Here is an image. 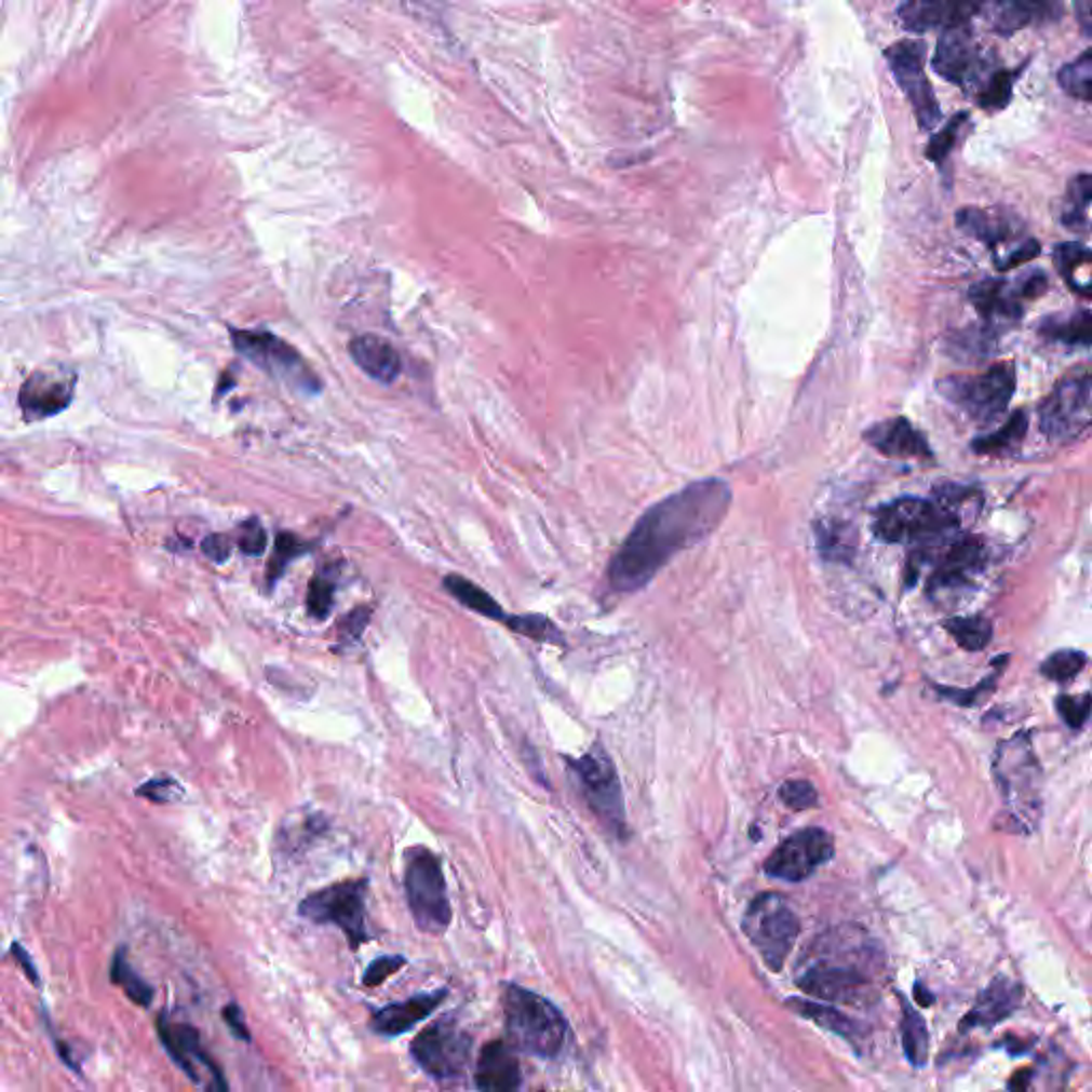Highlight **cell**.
<instances>
[{
	"instance_id": "obj_1",
	"label": "cell",
	"mask_w": 1092,
	"mask_h": 1092,
	"mask_svg": "<svg viewBox=\"0 0 1092 1092\" xmlns=\"http://www.w3.org/2000/svg\"><path fill=\"white\" fill-rule=\"evenodd\" d=\"M730 504V485L706 478L651 505L615 553L608 566L610 588L623 593L647 588L674 555L709 538Z\"/></svg>"
},
{
	"instance_id": "obj_2",
	"label": "cell",
	"mask_w": 1092,
	"mask_h": 1092,
	"mask_svg": "<svg viewBox=\"0 0 1092 1092\" xmlns=\"http://www.w3.org/2000/svg\"><path fill=\"white\" fill-rule=\"evenodd\" d=\"M818 954L798 975L796 984L807 995L828 1001L860 1006L875 997L866 962L871 941L851 926H840L818 941Z\"/></svg>"
},
{
	"instance_id": "obj_3",
	"label": "cell",
	"mask_w": 1092,
	"mask_h": 1092,
	"mask_svg": "<svg viewBox=\"0 0 1092 1092\" xmlns=\"http://www.w3.org/2000/svg\"><path fill=\"white\" fill-rule=\"evenodd\" d=\"M993 772L1008 822L1030 833L1043 815V774L1028 732H1017L997 747Z\"/></svg>"
},
{
	"instance_id": "obj_4",
	"label": "cell",
	"mask_w": 1092,
	"mask_h": 1092,
	"mask_svg": "<svg viewBox=\"0 0 1092 1092\" xmlns=\"http://www.w3.org/2000/svg\"><path fill=\"white\" fill-rule=\"evenodd\" d=\"M960 521L934 498H901L875 512L873 531L890 544L943 547L960 536Z\"/></svg>"
},
{
	"instance_id": "obj_5",
	"label": "cell",
	"mask_w": 1092,
	"mask_h": 1092,
	"mask_svg": "<svg viewBox=\"0 0 1092 1092\" xmlns=\"http://www.w3.org/2000/svg\"><path fill=\"white\" fill-rule=\"evenodd\" d=\"M502 1001L505 1033L514 1048L542 1059H551L562 1052L568 1035V1022L551 1001L514 984L505 986Z\"/></svg>"
},
{
	"instance_id": "obj_6",
	"label": "cell",
	"mask_w": 1092,
	"mask_h": 1092,
	"mask_svg": "<svg viewBox=\"0 0 1092 1092\" xmlns=\"http://www.w3.org/2000/svg\"><path fill=\"white\" fill-rule=\"evenodd\" d=\"M404 890L413 920L424 934H444L453 920L440 858L427 847L406 851Z\"/></svg>"
},
{
	"instance_id": "obj_7",
	"label": "cell",
	"mask_w": 1092,
	"mask_h": 1092,
	"mask_svg": "<svg viewBox=\"0 0 1092 1092\" xmlns=\"http://www.w3.org/2000/svg\"><path fill=\"white\" fill-rule=\"evenodd\" d=\"M939 393L980 424H993L1008 413L1015 391L1013 363H999L978 376H947L936 385Z\"/></svg>"
},
{
	"instance_id": "obj_8",
	"label": "cell",
	"mask_w": 1092,
	"mask_h": 1092,
	"mask_svg": "<svg viewBox=\"0 0 1092 1092\" xmlns=\"http://www.w3.org/2000/svg\"><path fill=\"white\" fill-rule=\"evenodd\" d=\"M1039 429L1050 442L1067 444L1092 429V363L1071 369L1039 408Z\"/></svg>"
},
{
	"instance_id": "obj_9",
	"label": "cell",
	"mask_w": 1092,
	"mask_h": 1092,
	"mask_svg": "<svg viewBox=\"0 0 1092 1092\" xmlns=\"http://www.w3.org/2000/svg\"><path fill=\"white\" fill-rule=\"evenodd\" d=\"M566 764L570 768V774H575V783L585 798L589 811L602 822L606 831L623 839L628 833L623 790L610 756L595 745L585 756L575 759L568 757Z\"/></svg>"
},
{
	"instance_id": "obj_10",
	"label": "cell",
	"mask_w": 1092,
	"mask_h": 1092,
	"mask_svg": "<svg viewBox=\"0 0 1092 1092\" xmlns=\"http://www.w3.org/2000/svg\"><path fill=\"white\" fill-rule=\"evenodd\" d=\"M365 899L367 879L337 881L308 894L299 903V916L314 925L336 926L346 934L348 945L352 949H359L369 941L365 925Z\"/></svg>"
},
{
	"instance_id": "obj_11",
	"label": "cell",
	"mask_w": 1092,
	"mask_h": 1092,
	"mask_svg": "<svg viewBox=\"0 0 1092 1092\" xmlns=\"http://www.w3.org/2000/svg\"><path fill=\"white\" fill-rule=\"evenodd\" d=\"M743 930L754 943L766 967L779 973L800 932L798 916L792 912L781 894H759L747 907Z\"/></svg>"
},
{
	"instance_id": "obj_12",
	"label": "cell",
	"mask_w": 1092,
	"mask_h": 1092,
	"mask_svg": "<svg viewBox=\"0 0 1092 1092\" xmlns=\"http://www.w3.org/2000/svg\"><path fill=\"white\" fill-rule=\"evenodd\" d=\"M233 348L244 354L254 365L265 369L267 374L284 380L288 387L316 395L323 389L321 378L312 372V367L304 361V356L286 343L282 337L269 332H244L231 329Z\"/></svg>"
},
{
	"instance_id": "obj_13",
	"label": "cell",
	"mask_w": 1092,
	"mask_h": 1092,
	"mask_svg": "<svg viewBox=\"0 0 1092 1092\" xmlns=\"http://www.w3.org/2000/svg\"><path fill=\"white\" fill-rule=\"evenodd\" d=\"M956 225L967 235L984 242L993 248L995 265L999 271L1013 269L1039 254V244L1033 238H1024L1017 223L1009 220L1006 214L993 210L967 207L956 214Z\"/></svg>"
},
{
	"instance_id": "obj_14",
	"label": "cell",
	"mask_w": 1092,
	"mask_h": 1092,
	"mask_svg": "<svg viewBox=\"0 0 1092 1092\" xmlns=\"http://www.w3.org/2000/svg\"><path fill=\"white\" fill-rule=\"evenodd\" d=\"M157 1033L171 1061L205 1092H229L227 1078L218 1063L203 1050L199 1030L192 1024L177 1022L167 1011L157 1017Z\"/></svg>"
},
{
	"instance_id": "obj_15",
	"label": "cell",
	"mask_w": 1092,
	"mask_h": 1092,
	"mask_svg": "<svg viewBox=\"0 0 1092 1092\" xmlns=\"http://www.w3.org/2000/svg\"><path fill=\"white\" fill-rule=\"evenodd\" d=\"M1048 288V278L1041 271H1033L1026 278L1008 280H984L969 291V299L984 325L999 334V329L1013 327L1024 314V304L1039 297Z\"/></svg>"
},
{
	"instance_id": "obj_16",
	"label": "cell",
	"mask_w": 1092,
	"mask_h": 1092,
	"mask_svg": "<svg viewBox=\"0 0 1092 1092\" xmlns=\"http://www.w3.org/2000/svg\"><path fill=\"white\" fill-rule=\"evenodd\" d=\"M410 1054L431 1078H459L470 1063L472 1037L453 1020H437L415 1037Z\"/></svg>"
},
{
	"instance_id": "obj_17",
	"label": "cell",
	"mask_w": 1092,
	"mask_h": 1092,
	"mask_svg": "<svg viewBox=\"0 0 1092 1092\" xmlns=\"http://www.w3.org/2000/svg\"><path fill=\"white\" fill-rule=\"evenodd\" d=\"M835 855V839L824 828H805L783 840L764 862L766 875L798 884Z\"/></svg>"
},
{
	"instance_id": "obj_18",
	"label": "cell",
	"mask_w": 1092,
	"mask_h": 1092,
	"mask_svg": "<svg viewBox=\"0 0 1092 1092\" xmlns=\"http://www.w3.org/2000/svg\"><path fill=\"white\" fill-rule=\"evenodd\" d=\"M939 555L928 581V595L934 599L971 588L988 564V547L980 536H956Z\"/></svg>"
},
{
	"instance_id": "obj_19",
	"label": "cell",
	"mask_w": 1092,
	"mask_h": 1092,
	"mask_svg": "<svg viewBox=\"0 0 1092 1092\" xmlns=\"http://www.w3.org/2000/svg\"><path fill=\"white\" fill-rule=\"evenodd\" d=\"M925 56V43L914 39H903L886 50V60L896 82L909 98L920 126L928 131L939 122L941 109L932 92V85L926 78Z\"/></svg>"
},
{
	"instance_id": "obj_20",
	"label": "cell",
	"mask_w": 1092,
	"mask_h": 1092,
	"mask_svg": "<svg viewBox=\"0 0 1092 1092\" xmlns=\"http://www.w3.org/2000/svg\"><path fill=\"white\" fill-rule=\"evenodd\" d=\"M990 58L969 30V26L945 30L932 56V69L947 82L967 87L980 84L988 73Z\"/></svg>"
},
{
	"instance_id": "obj_21",
	"label": "cell",
	"mask_w": 1092,
	"mask_h": 1092,
	"mask_svg": "<svg viewBox=\"0 0 1092 1092\" xmlns=\"http://www.w3.org/2000/svg\"><path fill=\"white\" fill-rule=\"evenodd\" d=\"M76 374L60 365L37 369L19 391V408L26 420H43L60 415L73 402Z\"/></svg>"
},
{
	"instance_id": "obj_22",
	"label": "cell",
	"mask_w": 1092,
	"mask_h": 1092,
	"mask_svg": "<svg viewBox=\"0 0 1092 1092\" xmlns=\"http://www.w3.org/2000/svg\"><path fill=\"white\" fill-rule=\"evenodd\" d=\"M984 4L975 2H907L899 6V19L905 30L909 32H926L941 28L952 30L960 26H969L971 17L982 9Z\"/></svg>"
},
{
	"instance_id": "obj_23",
	"label": "cell",
	"mask_w": 1092,
	"mask_h": 1092,
	"mask_svg": "<svg viewBox=\"0 0 1092 1092\" xmlns=\"http://www.w3.org/2000/svg\"><path fill=\"white\" fill-rule=\"evenodd\" d=\"M864 440L890 459H932V450L925 433L918 431L905 417L881 420L873 424Z\"/></svg>"
},
{
	"instance_id": "obj_24",
	"label": "cell",
	"mask_w": 1092,
	"mask_h": 1092,
	"mask_svg": "<svg viewBox=\"0 0 1092 1092\" xmlns=\"http://www.w3.org/2000/svg\"><path fill=\"white\" fill-rule=\"evenodd\" d=\"M1022 986L1009 978H995L988 988L978 997L975 1006L960 1020V1030L967 1033L971 1028H988L997 1026L1009 1017L1022 1003Z\"/></svg>"
},
{
	"instance_id": "obj_25",
	"label": "cell",
	"mask_w": 1092,
	"mask_h": 1092,
	"mask_svg": "<svg viewBox=\"0 0 1092 1092\" xmlns=\"http://www.w3.org/2000/svg\"><path fill=\"white\" fill-rule=\"evenodd\" d=\"M478 1092H516L521 1087V1065L512 1043L496 1039L487 1043L476 1063Z\"/></svg>"
},
{
	"instance_id": "obj_26",
	"label": "cell",
	"mask_w": 1092,
	"mask_h": 1092,
	"mask_svg": "<svg viewBox=\"0 0 1092 1092\" xmlns=\"http://www.w3.org/2000/svg\"><path fill=\"white\" fill-rule=\"evenodd\" d=\"M446 999V990H435V993H427V995H419V997H413V999H406V1001H400V1003H391L387 1008L378 1009L374 1015H372V1030L382 1035V1037H400L404 1033H408L410 1028H415L419 1022L427 1020L435 1008H440V1003Z\"/></svg>"
},
{
	"instance_id": "obj_27",
	"label": "cell",
	"mask_w": 1092,
	"mask_h": 1092,
	"mask_svg": "<svg viewBox=\"0 0 1092 1092\" xmlns=\"http://www.w3.org/2000/svg\"><path fill=\"white\" fill-rule=\"evenodd\" d=\"M354 363L374 380L391 385L402 374V356L385 337L365 334L354 337L348 346Z\"/></svg>"
},
{
	"instance_id": "obj_28",
	"label": "cell",
	"mask_w": 1092,
	"mask_h": 1092,
	"mask_svg": "<svg viewBox=\"0 0 1092 1092\" xmlns=\"http://www.w3.org/2000/svg\"><path fill=\"white\" fill-rule=\"evenodd\" d=\"M1061 6L1056 2H999L990 11V22L997 32L1011 35L1024 26L1056 19Z\"/></svg>"
},
{
	"instance_id": "obj_29",
	"label": "cell",
	"mask_w": 1092,
	"mask_h": 1092,
	"mask_svg": "<svg viewBox=\"0 0 1092 1092\" xmlns=\"http://www.w3.org/2000/svg\"><path fill=\"white\" fill-rule=\"evenodd\" d=\"M1054 265L1065 284L1080 297H1092V251L1067 242L1054 251Z\"/></svg>"
},
{
	"instance_id": "obj_30",
	"label": "cell",
	"mask_w": 1092,
	"mask_h": 1092,
	"mask_svg": "<svg viewBox=\"0 0 1092 1092\" xmlns=\"http://www.w3.org/2000/svg\"><path fill=\"white\" fill-rule=\"evenodd\" d=\"M1061 223L1080 235L1092 233V175L1080 173L1069 181L1061 205Z\"/></svg>"
},
{
	"instance_id": "obj_31",
	"label": "cell",
	"mask_w": 1092,
	"mask_h": 1092,
	"mask_svg": "<svg viewBox=\"0 0 1092 1092\" xmlns=\"http://www.w3.org/2000/svg\"><path fill=\"white\" fill-rule=\"evenodd\" d=\"M1039 334L1063 346H1092V312L1080 310L1067 316H1050L1039 323Z\"/></svg>"
},
{
	"instance_id": "obj_32",
	"label": "cell",
	"mask_w": 1092,
	"mask_h": 1092,
	"mask_svg": "<svg viewBox=\"0 0 1092 1092\" xmlns=\"http://www.w3.org/2000/svg\"><path fill=\"white\" fill-rule=\"evenodd\" d=\"M444 589L457 599L461 602L466 608L487 617V619H494V621H500V623H505L508 615L504 612V608L485 591L483 588H478L476 583L459 577V575H448L444 577L442 581Z\"/></svg>"
},
{
	"instance_id": "obj_33",
	"label": "cell",
	"mask_w": 1092,
	"mask_h": 1092,
	"mask_svg": "<svg viewBox=\"0 0 1092 1092\" xmlns=\"http://www.w3.org/2000/svg\"><path fill=\"white\" fill-rule=\"evenodd\" d=\"M787 1006L792 1011L800 1013L803 1017L807 1020H813L818 1026L839 1035L842 1039L847 1041H855L860 1037V1030L855 1026L853 1020H849L842 1011H839L833 1006H822V1003H813V1001H807V999H790Z\"/></svg>"
},
{
	"instance_id": "obj_34",
	"label": "cell",
	"mask_w": 1092,
	"mask_h": 1092,
	"mask_svg": "<svg viewBox=\"0 0 1092 1092\" xmlns=\"http://www.w3.org/2000/svg\"><path fill=\"white\" fill-rule=\"evenodd\" d=\"M901 1037H903V1050L907 1061L914 1067H925L928 1061V1028H926L925 1017L912 1008L909 1001L901 999Z\"/></svg>"
},
{
	"instance_id": "obj_35",
	"label": "cell",
	"mask_w": 1092,
	"mask_h": 1092,
	"mask_svg": "<svg viewBox=\"0 0 1092 1092\" xmlns=\"http://www.w3.org/2000/svg\"><path fill=\"white\" fill-rule=\"evenodd\" d=\"M947 352L958 361L980 363L997 352V332L986 325L958 332L947 339Z\"/></svg>"
},
{
	"instance_id": "obj_36",
	"label": "cell",
	"mask_w": 1092,
	"mask_h": 1092,
	"mask_svg": "<svg viewBox=\"0 0 1092 1092\" xmlns=\"http://www.w3.org/2000/svg\"><path fill=\"white\" fill-rule=\"evenodd\" d=\"M1026 427H1028L1026 413L1017 410L1009 417L1008 422L1001 429L973 440L971 448L978 455H1009L1022 444V440L1026 435Z\"/></svg>"
},
{
	"instance_id": "obj_37",
	"label": "cell",
	"mask_w": 1092,
	"mask_h": 1092,
	"mask_svg": "<svg viewBox=\"0 0 1092 1092\" xmlns=\"http://www.w3.org/2000/svg\"><path fill=\"white\" fill-rule=\"evenodd\" d=\"M109 978L116 986L122 988V993L139 1008H150L152 1006V999H154V988L131 967L129 962V956H126V947H120L113 956V962H111V971H109Z\"/></svg>"
},
{
	"instance_id": "obj_38",
	"label": "cell",
	"mask_w": 1092,
	"mask_h": 1092,
	"mask_svg": "<svg viewBox=\"0 0 1092 1092\" xmlns=\"http://www.w3.org/2000/svg\"><path fill=\"white\" fill-rule=\"evenodd\" d=\"M945 632L956 641V645L965 651H982L993 641V623L982 615L971 617H952L943 621Z\"/></svg>"
},
{
	"instance_id": "obj_39",
	"label": "cell",
	"mask_w": 1092,
	"mask_h": 1092,
	"mask_svg": "<svg viewBox=\"0 0 1092 1092\" xmlns=\"http://www.w3.org/2000/svg\"><path fill=\"white\" fill-rule=\"evenodd\" d=\"M312 549H314V544L301 540L297 534L280 531L273 542V555L267 564V588H275V583L284 577L286 568L293 562H297L299 557H304L306 553H310Z\"/></svg>"
},
{
	"instance_id": "obj_40",
	"label": "cell",
	"mask_w": 1092,
	"mask_h": 1092,
	"mask_svg": "<svg viewBox=\"0 0 1092 1092\" xmlns=\"http://www.w3.org/2000/svg\"><path fill=\"white\" fill-rule=\"evenodd\" d=\"M337 575L332 568H321L314 579L310 581L308 595H306V610L312 619L325 621L336 602Z\"/></svg>"
},
{
	"instance_id": "obj_41",
	"label": "cell",
	"mask_w": 1092,
	"mask_h": 1092,
	"mask_svg": "<svg viewBox=\"0 0 1092 1092\" xmlns=\"http://www.w3.org/2000/svg\"><path fill=\"white\" fill-rule=\"evenodd\" d=\"M818 542H820L822 555L833 562H845L855 551L853 529H849L847 525H840V523H833V521L831 523L826 521L818 529Z\"/></svg>"
},
{
	"instance_id": "obj_42",
	"label": "cell",
	"mask_w": 1092,
	"mask_h": 1092,
	"mask_svg": "<svg viewBox=\"0 0 1092 1092\" xmlns=\"http://www.w3.org/2000/svg\"><path fill=\"white\" fill-rule=\"evenodd\" d=\"M1087 664V653L1076 649H1059L1046 658V662L1039 666V673L1054 683H1067L1082 673Z\"/></svg>"
},
{
	"instance_id": "obj_43",
	"label": "cell",
	"mask_w": 1092,
	"mask_h": 1092,
	"mask_svg": "<svg viewBox=\"0 0 1092 1092\" xmlns=\"http://www.w3.org/2000/svg\"><path fill=\"white\" fill-rule=\"evenodd\" d=\"M1059 82L1067 94L1080 100H1092V48L1061 69Z\"/></svg>"
},
{
	"instance_id": "obj_44",
	"label": "cell",
	"mask_w": 1092,
	"mask_h": 1092,
	"mask_svg": "<svg viewBox=\"0 0 1092 1092\" xmlns=\"http://www.w3.org/2000/svg\"><path fill=\"white\" fill-rule=\"evenodd\" d=\"M505 628H510L512 632L516 634H523L531 641H540V643H562L564 636L562 632L557 630V625L547 619L544 615H516V617H508L504 623Z\"/></svg>"
},
{
	"instance_id": "obj_45",
	"label": "cell",
	"mask_w": 1092,
	"mask_h": 1092,
	"mask_svg": "<svg viewBox=\"0 0 1092 1092\" xmlns=\"http://www.w3.org/2000/svg\"><path fill=\"white\" fill-rule=\"evenodd\" d=\"M1020 76V69L1017 71H997L993 73L984 85L978 90V103L982 109L986 111H999L1003 109L1011 98V90H1013V82L1017 80Z\"/></svg>"
},
{
	"instance_id": "obj_46",
	"label": "cell",
	"mask_w": 1092,
	"mask_h": 1092,
	"mask_svg": "<svg viewBox=\"0 0 1092 1092\" xmlns=\"http://www.w3.org/2000/svg\"><path fill=\"white\" fill-rule=\"evenodd\" d=\"M967 120H969V113H958V116H954V118H952V120H949V122H947V124H945V126H943V129H941V131H939V133H936L930 141H928V148H926V159H928V161H932V163H936V165H939V163H943V161L949 157L952 148L956 146V141H958V137H960V133H962V129L967 126Z\"/></svg>"
},
{
	"instance_id": "obj_47",
	"label": "cell",
	"mask_w": 1092,
	"mask_h": 1092,
	"mask_svg": "<svg viewBox=\"0 0 1092 1092\" xmlns=\"http://www.w3.org/2000/svg\"><path fill=\"white\" fill-rule=\"evenodd\" d=\"M1056 713L1071 730L1084 728L1092 715V693H1082V696L1063 693V696H1059L1056 698Z\"/></svg>"
},
{
	"instance_id": "obj_48",
	"label": "cell",
	"mask_w": 1092,
	"mask_h": 1092,
	"mask_svg": "<svg viewBox=\"0 0 1092 1092\" xmlns=\"http://www.w3.org/2000/svg\"><path fill=\"white\" fill-rule=\"evenodd\" d=\"M369 619H372V608H369V606H365V604H363V606L352 608V610H350V612L341 619V623H339V636H337L336 651H339V649H341V651H346V649L354 647V645L363 638V634H365V630H367V625H369Z\"/></svg>"
},
{
	"instance_id": "obj_49",
	"label": "cell",
	"mask_w": 1092,
	"mask_h": 1092,
	"mask_svg": "<svg viewBox=\"0 0 1092 1092\" xmlns=\"http://www.w3.org/2000/svg\"><path fill=\"white\" fill-rule=\"evenodd\" d=\"M779 798L783 800L785 807H790L794 811H807L818 805V790L811 781L796 779V781L783 783V787L779 790Z\"/></svg>"
},
{
	"instance_id": "obj_50",
	"label": "cell",
	"mask_w": 1092,
	"mask_h": 1092,
	"mask_svg": "<svg viewBox=\"0 0 1092 1092\" xmlns=\"http://www.w3.org/2000/svg\"><path fill=\"white\" fill-rule=\"evenodd\" d=\"M238 547L242 553L251 555V557H256V555H262L265 549H267V531L262 527V523L258 518H246L240 529H238Z\"/></svg>"
},
{
	"instance_id": "obj_51",
	"label": "cell",
	"mask_w": 1092,
	"mask_h": 1092,
	"mask_svg": "<svg viewBox=\"0 0 1092 1092\" xmlns=\"http://www.w3.org/2000/svg\"><path fill=\"white\" fill-rule=\"evenodd\" d=\"M135 794L139 798H148L152 803H173V800L181 798L184 790H181V785L173 777H165V779H150V781H146L144 785H139L135 790Z\"/></svg>"
},
{
	"instance_id": "obj_52",
	"label": "cell",
	"mask_w": 1092,
	"mask_h": 1092,
	"mask_svg": "<svg viewBox=\"0 0 1092 1092\" xmlns=\"http://www.w3.org/2000/svg\"><path fill=\"white\" fill-rule=\"evenodd\" d=\"M402 967H406L404 956H380L376 958L363 973V986L365 988H376L385 984L391 975H395Z\"/></svg>"
},
{
	"instance_id": "obj_53",
	"label": "cell",
	"mask_w": 1092,
	"mask_h": 1092,
	"mask_svg": "<svg viewBox=\"0 0 1092 1092\" xmlns=\"http://www.w3.org/2000/svg\"><path fill=\"white\" fill-rule=\"evenodd\" d=\"M995 683H997V674H995L993 678L982 680V683H980L978 687H973V689H952V687H943V685H934V689H936V693H939L941 698H945V700H949V702H956V704H960V706H971V704L980 702L984 696L993 693Z\"/></svg>"
},
{
	"instance_id": "obj_54",
	"label": "cell",
	"mask_w": 1092,
	"mask_h": 1092,
	"mask_svg": "<svg viewBox=\"0 0 1092 1092\" xmlns=\"http://www.w3.org/2000/svg\"><path fill=\"white\" fill-rule=\"evenodd\" d=\"M201 551L205 553V557L214 564H225L229 562L231 557V551H233V542L229 536L225 534H212L207 536L203 542H201Z\"/></svg>"
},
{
	"instance_id": "obj_55",
	"label": "cell",
	"mask_w": 1092,
	"mask_h": 1092,
	"mask_svg": "<svg viewBox=\"0 0 1092 1092\" xmlns=\"http://www.w3.org/2000/svg\"><path fill=\"white\" fill-rule=\"evenodd\" d=\"M223 1017H225V1022L229 1024L231 1033H233L238 1039H242V1041H246V1043L253 1039V1035H251V1030H248V1024H246L244 1009L240 1008L238 1003H229L227 1008L223 1009Z\"/></svg>"
},
{
	"instance_id": "obj_56",
	"label": "cell",
	"mask_w": 1092,
	"mask_h": 1092,
	"mask_svg": "<svg viewBox=\"0 0 1092 1092\" xmlns=\"http://www.w3.org/2000/svg\"><path fill=\"white\" fill-rule=\"evenodd\" d=\"M11 954H13V958L17 960V965L24 969L26 978H28L35 986H39V973H37V967H35V962L30 960L28 952H26L19 943H13V945H11Z\"/></svg>"
},
{
	"instance_id": "obj_57",
	"label": "cell",
	"mask_w": 1092,
	"mask_h": 1092,
	"mask_svg": "<svg viewBox=\"0 0 1092 1092\" xmlns=\"http://www.w3.org/2000/svg\"><path fill=\"white\" fill-rule=\"evenodd\" d=\"M1076 15L1080 22V28L1092 37V0H1080L1076 4Z\"/></svg>"
},
{
	"instance_id": "obj_58",
	"label": "cell",
	"mask_w": 1092,
	"mask_h": 1092,
	"mask_svg": "<svg viewBox=\"0 0 1092 1092\" xmlns=\"http://www.w3.org/2000/svg\"><path fill=\"white\" fill-rule=\"evenodd\" d=\"M1030 1074H1033L1030 1069H1026V1071H1017V1074L1013 1076L1011 1084H1009V1087H1011V1091L1030 1092V1080H1033V1076H1030Z\"/></svg>"
},
{
	"instance_id": "obj_59",
	"label": "cell",
	"mask_w": 1092,
	"mask_h": 1092,
	"mask_svg": "<svg viewBox=\"0 0 1092 1092\" xmlns=\"http://www.w3.org/2000/svg\"><path fill=\"white\" fill-rule=\"evenodd\" d=\"M916 1001H918L922 1008H928V1006H932L934 997L926 993V988L922 984H916Z\"/></svg>"
}]
</instances>
